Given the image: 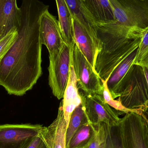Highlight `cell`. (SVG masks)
<instances>
[{
  "instance_id": "obj_22",
  "label": "cell",
  "mask_w": 148,
  "mask_h": 148,
  "mask_svg": "<svg viewBox=\"0 0 148 148\" xmlns=\"http://www.w3.org/2000/svg\"><path fill=\"white\" fill-rule=\"evenodd\" d=\"M65 1L70 10L72 16L75 17L88 30L95 32L93 26L88 22L84 16L81 4V0H65Z\"/></svg>"
},
{
  "instance_id": "obj_6",
  "label": "cell",
  "mask_w": 148,
  "mask_h": 148,
  "mask_svg": "<svg viewBox=\"0 0 148 148\" xmlns=\"http://www.w3.org/2000/svg\"><path fill=\"white\" fill-rule=\"evenodd\" d=\"M72 60L78 88L84 94L102 95L103 85L95 70L75 43Z\"/></svg>"
},
{
  "instance_id": "obj_5",
  "label": "cell",
  "mask_w": 148,
  "mask_h": 148,
  "mask_svg": "<svg viewBox=\"0 0 148 148\" xmlns=\"http://www.w3.org/2000/svg\"><path fill=\"white\" fill-rule=\"evenodd\" d=\"M73 47L71 48L64 43L60 52L49 58V84L58 100L63 98L67 85Z\"/></svg>"
},
{
  "instance_id": "obj_16",
  "label": "cell",
  "mask_w": 148,
  "mask_h": 148,
  "mask_svg": "<svg viewBox=\"0 0 148 148\" xmlns=\"http://www.w3.org/2000/svg\"><path fill=\"white\" fill-rule=\"evenodd\" d=\"M2 14L5 35L21 25V12L16 0H2Z\"/></svg>"
},
{
  "instance_id": "obj_29",
  "label": "cell",
  "mask_w": 148,
  "mask_h": 148,
  "mask_svg": "<svg viewBox=\"0 0 148 148\" xmlns=\"http://www.w3.org/2000/svg\"><path fill=\"white\" fill-rule=\"evenodd\" d=\"M99 148H104V142L101 145Z\"/></svg>"
},
{
  "instance_id": "obj_1",
  "label": "cell",
  "mask_w": 148,
  "mask_h": 148,
  "mask_svg": "<svg viewBox=\"0 0 148 148\" xmlns=\"http://www.w3.org/2000/svg\"><path fill=\"white\" fill-rule=\"evenodd\" d=\"M49 8L38 0L22 1L16 40L0 60V86L9 95H24L42 75L40 19Z\"/></svg>"
},
{
  "instance_id": "obj_13",
  "label": "cell",
  "mask_w": 148,
  "mask_h": 148,
  "mask_svg": "<svg viewBox=\"0 0 148 148\" xmlns=\"http://www.w3.org/2000/svg\"><path fill=\"white\" fill-rule=\"evenodd\" d=\"M67 126L64 118L62 103H61L57 118L42 131L43 137L49 148H66Z\"/></svg>"
},
{
  "instance_id": "obj_23",
  "label": "cell",
  "mask_w": 148,
  "mask_h": 148,
  "mask_svg": "<svg viewBox=\"0 0 148 148\" xmlns=\"http://www.w3.org/2000/svg\"><path fill=\"white\" fill-rule=\"evenodd\" d=\"M133 64L148 69V28L144 32Z\"/></svg>"
},
{
  "instance_id": "obj_12",
  "label": "cell",
  "mask_w": 148,
  "mask_h": 148,
  "mask_svg": "<svg viewBox=\"0 0 148 148\" xmlns=\"http://www.w3.org/2000/svg\"><path fill=\"white\" fill-rule=\"evenodd\" d=\"M86 20L94 24L116 22L110 0H81Z\"/></svg>"
},
{
  "instance_id": "obj_10",
  "label": "cell",
  "mask_w": 148,
  "mask_h": 148,
  "mask_svg": "<svg viewBox=\"0 0 148 148\" xmlns=\"http://www.w3.org/2000/svg\"><path fill=\"white\" fill-rule=\"evenodd\" d=\"M40 40L42 45L47 47L49 58L60 52L64 44L59 22L56 17L49 11H44L40 19Z\"/></svg>"
},
{
  "instance_id": "obj_2",
  "label": "cell",
  "mask_w": 148,
  "mask_h": 148,
  "mask_svg": "<svg viewBox=\"0 0 148 148\" xmlns=\"http://www.w3.org/2000/svg\"><path fill=\"white\" fill-rule=\"evenodd\" d=\"M99 52L95 70L101 80H108L116 68L139 47L145 30L127 28L117 22L93 25Z\"/></svg>"
},
{
  "instance_id": "obj_19",
  "label": "cell",
  "mask_w": 148,
  "mask_h": 148,
  "mask_svg": "<svg viewBox=\"0 0 148 148\" xmlns=\"http://www.w3.org/2000/svg\"><path fill=\"white\" fill-rule=\"evenodd\" d=\"M85 113V107L82 103L73 111L70 116L67 128L66 135V147L76 131L84 124L88 122Z\"/></svg>"
},
{
  "instance_id": "obj_11",
  "label": "cell",
  "mask_w": 148,
  "mask_h": 148,
  "mask_svg": "<svg viewBox=\"0 0 148 148\" xmlns=\"http://www.w3.org/2000/svg\"><path fill=\"white\" fill-rule=\"evenodd\" d=\"M73 17L75 43L95 70L96 60L99 52L98 41L95 31L91 32Z\"/></svg>"
},
{
  "instance_id": "obj_20",
  "label": "cell",
  "mask_w": 148,
  "mask_h": 148,
  "mask_svg": "<svg viewBox=\"0 0 148 148\" xmlns=\"http://www.w3.org/2000/svg\"><path fill=\"white\" fill-rule=\"evenodd\" d=\"M101 81L103 85V91L102 95L103 100L110 107V106L115 110L118 115L123 114H126L130 112H133V113L139 114L143 117L145 116L144 113L142 110H138V109L131 110V109H128L123 107L119 101L113 99L107 87V83L108 80L105 81L101 80Z\"/></svg>"
},
{
  "instance_id": "obj_18",
  "label": "cell",
  "mask_w": 148,
  "mask_h": 148,
  "mask_svg": "<svg viewBox=\"0 0 148 148\" xmlns=\"http://www.w3.org/2000/svg\"><path fill=\"white\" fill-rule=\"evenodd\" d=\"M96 130V127L89 122L84 124L76 131L66 148H83L93 138Z\"/></svg>"
},
{
  "instance_id": "obj_28",
  "label": "cell",
  "mask_w": 148,
  "mask_h": 148,
  "mask_svg": "<svg viewBox=\"0 0 148 148\" xmlns=\"http://www.w3.org/2000/svg\"><path fill=\"white\" fill-rule=\"evenodd\" d=\"M145 114V119H146V121H147V146L148 147V113H144Z\"/></svg>"
},
{
  "instance_id": "obj_27",
  "label": "cell",
  "mask_w": 148,
  "mask_h": 148,
  "mask_svg": "<svg viewBox=\"0 0 148 148\" xmlns=\"http://www.w3.org/2000/svg\"><path fill=\"white\" fill-rule=\"evenodd\" d=\"M2 0H0V41L6 36L4 33L3 30V19L2 14Z\"/></svg>"
},
{
  "instance_id": "obj_3",
  "label": "cell",
  "mask_w": 148,
  "mask_h": 148,
  "mask_svg": "<svg viewBox=\"0 0 148 148\" xmlns=\"http://www.w3.org/2000/svg\"><path fill=\"white\" fill-rule=\"evenodd\" d=\"M128 109L148 113V87L143 67L133 65L111 94Z\"/></svg>"
},
{
  "instance_id": "obj_26",
  "label": "cell",
  "mask_w": 148,
  "mask_h": 148,
  "mask_svg": "<svg viewBox=\"0 0 148 148\" xmlns=\"http://www.w3.org/2000/svg\"><path fill=\"white\" fill-rule=\"evenodd\" d=\"M43 130L38 135L27 140L21 148H49L43 137Z\"/></svg>"
},
{
  "instance_id": "obj_25",
  "label": "cell",
  "mask_w": 148,
  "mask_h": 148,
  "mask_svg": "<svg viewBox=\"0 0 148 148\" xmlns=\"http://www.w3.org/2000/svg\"><path fill=\"white\" fill-rule=\"evenodd\" d=\"M97 127L96 132L88 144L83 148H99L104 142L105 134L102 123H100Z\"/></svg>"
},
{
  "instance_id": "obj_15",
  "label": "cell",
  "mask_w": 148,
  "mask_h": 148,
  "mask_svg": "<svg viewBox=\"0 0 148 148\" xmlns=\"http://www.w3.org/2000/svg\"><path fill=\"white\" fill-rule=\"evenodd\" d=\"M59 16V27L64 42L72 48L75 44L73 17L65 0L56 1Z\"/></svg>"
},
{
  "instance_id": "obj_4",
  "label": "cell",
  "mask_w": 148,
  "mask_h": 148,
  "mask_svg": "<svg viewBox=\"0 0 148 148\" xmlns=\"http://www.w3.org/2000/svg\"><path fill=\"white\" fill-rule=\"evenodd\" d=\"M116 21L127 28H148V0H110Z\"/></svg>"
},
{
  "instance_id": "obj_14",
  "label": "cell",
  "mask_w": 148,
  "mask_h": 148,
  "mask_svg": "<svg viewBox=\"0 0 148 148\" xmlns=\"http://www.w3.org/2000/svg\"><path fill=\"white\" fill-rule=\"evenodd\" d=\"M62 103L64 118L68 127L70 116L73 111L82 103V95L79 92V88L77 87L76 77L72 62V56L69 78Z\"/></svg>"
},
{
  "instance_id": "obj_7",
  "label": "cell",
  "mask_w": 148,
  "mask_h": 148,
  "mask_svg": "<svg viewBox=\"0 0 148 148\" xmlns=\"http://www.w3.org/2000/svg\"><path fill=\"white\" fill-rule=\"evenodd\" d=\"M119 126L123 148H148L145 117L130 112L121 119Z\"/></svg>"
},
{
  "instance_id": "obj_30",
  "label": "cell",
  "mask_w": 148,
  "mask_h": 148,
  "mask_svg": "<svg viewBox=\"0 0 148 148\" xmlns=\"http://www.w3.org/2000/svg\"><path fill=\"white\" fill-rule=\"evenodd\" d=\"M2 57H0V60H1V59Z\"/></svg>"
},
{
  "instance_id": "obj_24",
  "label": "cell",
  "mask_w": 148,
  "mask_h": 148,
  "mask_svg": "<svg viewBox=\"0 0 148 148\" xmlns=\"http://www.w3.org/2000/svg\"><path fill=\"white\" fill-rule=\"evenodd\" d=\"M17 34L18 30H14L0 41V57L2 58L8 51L16 40Z\"/></svg>"
},
{
  "instance_id": "obj_8",
  "label": "cell",
  "mask_w": 148,
  "mask_h": 148,
  "mask_svg": "<svg viewBox=\"0 0 148 148\" xmlns=\"http://www.w3.org/2000/svg\"><path fill=\"white\" fill-rule=\"evenodd\" d=\"M81 93L86 116L90 124L94 127L101 123H105L110 127L119 125L121 118L116 111L105 102L101 95Z\"/></svg>"
},
{
  "instance_id": "obj_17",
  "label": "cell",
  "mask_w": 148,
  "mask_h": 148,
  "mask_svg": "<svg viewBox=\"0 0 148 148\" xmlns=\"http://www.w3.org/2000/svg\"><path fill=\"white\" fill-rule=\"evenodd\" d=\"M138 48L132 52L116 68L108 79L107 87L111 94L133 65L137 54Z\"/></svg>"
},
{
  "instance_id": "obj_21",
  "label": "cell",
  "mask_w": 148,
  "mask_h": 148,
  "mask_svg": "<svg viewBox=\"0 0 148 148\" xmlns=\"http://www.w3.org/2000/svg\"><path fill=\"white\" fill-rule=\"evenodd\" d=\"M102 124L105 134L104 148H123L119 124L114 127H110L105 123Z\"/></svg>"
},
{
  "instance_id": "obj_9",
  "label": "cell",
  "mask_w": 148,
  "mask_h": 148,
  "mask_svg": "<svg viewBox=\"0 0 148 148\" xmlns=\"http://www.w3.org/2000/svg\"><path fill=\"white\" fill-rule=\"evenodd\" d=\"M45 127L29 123L0 125V148H21L27 140L38 135Z\"/></svg>"
}]
</instances>
